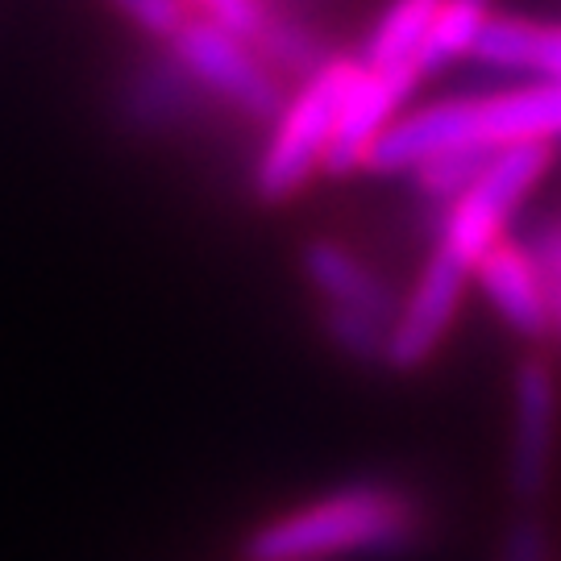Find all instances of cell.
<instances>
[{"label": "cell", "instance_id": "6da1fadb", "mask_svg": "<svg viewBox=\"0 0 561 561\" xmlns=\"http://www.w3.org/2000/svg\"><path fill=\"white\" fill-rule=\"evenodd\" d=\"M524 141H541V146L561 141V83L533 80L479 96H445L416 113H400L366 150L362 171L412 175L424 159L442 150L500 154Z\"/></svg>", "mask_w": 561, "mask_h": 561}, {"label": "cell", "instance_id": "7a4b0ae2", "mask_svg": "<svg viewBox=\"0 0 561 561\" xmlns=\"http://www.w3.org/2000/svg\"><path fill=\"white\" fill-rule=\"evenodd\" d=\"M421 507L382 482H354L259 524L245 541L250 561H324L345 553H391L416 541Z\"/></svg>", "mask_w": 561, "mask_h": 561}, {"label": "cell", "instance_id": "3957f363", "mask_svg": "<svg viewBox=\"0 0 561 561\" xmlns=\"http://www.w3.org/2000/svg\"><path fill=\"white\" fill-rule=\"evenodd\" d=\"M354 80H358V59H329L308 76V83L291 101H283L254 171V187L262 201H287L317 171H324V154Z\"/></svg>", "mask_w": 561, "mask_h": 561}, {"label": "cell", "instance_id": "277c9868", "mask_svg": "<svg viewBox=\"0 0 561 561\" xmlns=\"http://www.w3.org/2000/svg\"><path fill=\"white\" fill-rule=\"evenodd\" d=\"M171 50L187 76H196L204 88H213L217 96L238 104L250 117H279L283 88L271 76V67L262 62L259 50H250V42L229 34L221 25L204 18H187L180 34L171 38Z\"/></svg>", "mask_w": 561, "mask_h": 561}, {"label": "cell", "instance_id": "5b68a950", "mask_svg": "<svg viewBox=\"0 0 561 561\" xmlns=\"http://www.w3.org/2000/svg\"><path fill=\"white\" fill-rule=\"evenodd\" d=\"M512 491L537 500L549 482L553 442H558V382L541 358L520 362L512 387Z\"/></svg>", "mask_w": 561, "mask_h": 561}, {"label": "cell", "instance_id": "8992f818", "mask_svg": "<svg viewBox=\"0 0 561 561\" xmlns=\"http://www.w3.org/2000/svg\"><path fill=\"white\" fill-rule=\"evenodd\" d=\"M482 296L500 312V321L520 337H541L553 324V296L533 250L500 238L474 266Z\"/></svg>", "mask_w": 561, "mask_h": 561}, {"label": "cell", "instance_id": "52a82bcc", "mask_svg": "<svg viewBox=\"0 0 561 561\" xmlns=\"http://www.w3.org/2000/svg\"><path fill=\"white\" fill-rule=\"evenodd\" d=\"M304 275L321 291L329 312L362 317V321H379V324L396 321V308L400 304L391 300V291L382 287L379 275L358 254H350L345 245H337V241H312L304 250Z\"/></svg>", "mask_w": 561, "mask_h": 561}, {"label": "cell", "instance_id": "ba28073f", "mask_svg": "<svg viewBox=\"0 0 561 561\" xmlns=\"http://www.w3.org/2000/svg\"><path fill=\"white\" fill-rule=\"evenodd\" d=\"M486 67L528 71L537 80L561 83V25H541L528 18H495L482 25L479 42L470 50Z\"/></svg>", "mask_w": 561, "mask_h": 561}, {"label": "cell", "instance_id": "9c48e42d", "mask_svg": "<svg viewBox=\"0 0 561 561\" xmlns=\"http://www.w3.org/2000/svg\"><path fill=\"white\" fill-rule=\"evenodd\" d=\"M442 4L445 0H391L382 9V18L375 21L358 62L362 67H375V71H382V67H416L412 62L416 59V46L424 42Z\"/></svg>", "mask_w": 561, "mask_h": 561}, {"label": "cell", "instance_id": "30bf717a", "mask_svg": "<svg viewBox=\"0 0 561 561\" xmlns=\"http://www.w3.org/2000/svg\"><path fill=\"white\" fill-rule=\"evenodd\" d=\"M486 21H491V0H445L433 25H428L424 42L416 46V59H412L421 80L449 67L461 55H470Z\"/></svg>", "mask_w": 561, "mask_h": 561}, {"label": "cell", "instance_id": "8fae6325", "mask_svg": "<svg viewBox=\"0 0 561 561\" xmlns=\"http://www.w3.org/2000/svg\"><path fill=\"white\" fill-rule=\"evenodd\" d=\"M183 4H187L192 18L213 21V25L245 38L250 46L266 38V30H271V13H266L262 0H183Z\"/></svg>", "mask_w": 561, "mask_h": 561}, {"label": "cell", "instance_id": "7c38bea8", "mask_svg": "<svg viewBox=\"0 0 561 561\" xmlns=\"http://www.w3.org/2000/svg\"><path fill=\"white\" fill-rule=\"evenodd\" d=\"M125 18L134 21L138 30H146V34H154V38H175L180 34V25L192 13H187V4L183 0H113Z\"/></svg>", "mask_w": 561, "mask_h": 561}, {"label": "cell", "instance_id": "4fadbf2b", "mask_svg": "<svg viewBox=\"0 0 561 561\" xmlns=\"http://www.w3.org/2000/svg\"><path fill=\"white\" fill-rule=\"evenodd\" d=\"M545 553H549V541H545V528L537 520H520L507 533L503 561H545Z\"/></svg>", "mask_w": 561, "mask_h": 561}, {"label": "cell", "instance_id": "5bb4252c", "mask_svg": "<svg viewBox=\"0 0 561 561\" xmlns=\"http://www.w3.org/2000/svg\"><path fill=\"white\" fill-rule=\"evenodd\" d=\"M553 250V245H549ZM541 262V271H545V283H549V296H553V317H561V241H558V250L553 254H545Z\"/></svg>", "mask_w": 561, "mask_h": 561}]
</instances>
